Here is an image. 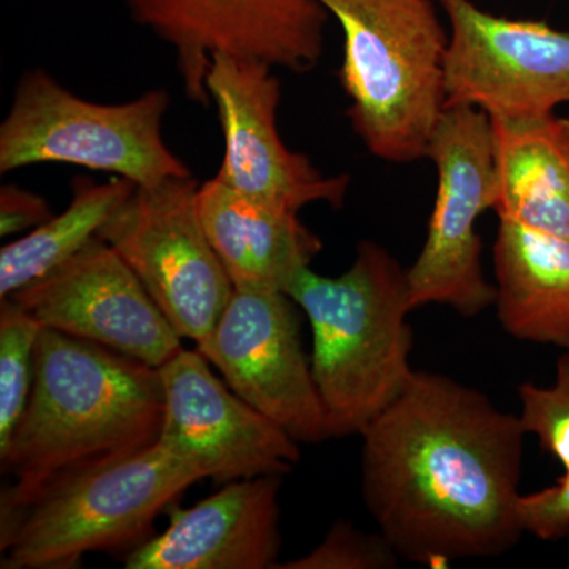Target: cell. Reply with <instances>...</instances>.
Listing matches in <instances>:
<instances>
[{
	"label": "cell",
	"mask_w": 569,
	"mask_h": 569,
	"mask_svg": "<svg viewBox=\"0 0 569 569\" xmlns=\"http://www.w3.org/2000/svg\"><path fill=\"white\" fill-rule=\"evenodd\" d=\"M568 568H569V565H568Z\"/></svg>",
	"instance_id": "d4e9b609"
},
{
	"label": "cell",
	"mask_w": 569,
	"mask_h": 569,
	"mask_svg": "<svg viewBox=\"0 0 569 569\" xmlns=\"http://www.w3.org/2000/svg\"><path fill=\"white\" fill-rule=\"evenodd\" d=\"M387 538L366 533L353 523L337 520L323 541L299 559L279 565L283 569H391L399 563Z\"/></svg>",
	"instance_id": "7402d4cb"
},
{
	"label": "cell",
	"mask_w": 569,
	"mask_h": 569,
	"mask_svg": "<svg viewBox=\"0 0 569 569\" xmlns=\"http://www.w3.org/2000/svg\"><path fill=\"white\" fill-rule=\"evenodd\" d=\"M342 28L348 121L378 159H425L447 110L449 36L430 0H318Z\"/></svg>",
	"instance_id": "5b68a950"
},
{
	"label": "cell",
	"mask_w": 569,
	"mask_h": 569,
	"mask_svg": "<svg viewBox=\"0 0 569 569\" xmlns=\"http://www.w3.org/2000/svg\"><path fill=\"white\" fill-rule=\"evenodd\" d=\"M427 159L437 168V194L425 246L408 271L413 310L449 306L477 317L496 305V284L482 269L479 217L493 208L496 163L492 122L473 107H448Z\"/></svg>",
	"instance_id": "52a82bcc"
},
{
	"label": "cell",
	"mask_w": 569,
	"mask_h": 569,
	"mask_svg": "<svg viewBox=\"0 0 569 569\" xmlns=\"http://www.w3.org/2000/svg\"><path fill=\"white\" fill-rule=\"evenodd\" d=\"M287 295L312 328L310 367L331 438L361 436L413 377L407 269L383 246L362 241L342 276L307 268Z\"/></svg>",
	"instance_id": "3957f363"
},
{
	"label": "cell",
	"mask_w": 569,
	"mask_h": 569,
	"mask_svg": "<svg viewBox=\"0 0 569 569\" xmlns=\"http://www.w3.org/2000/svg\"><path fill=\"white\" fill-rule=\"evenodd\" d=\"M282 477L228 482L190 508L176 503L162 533L123 557L126 569L277 568Z\"/></svg>",
	"instance_id": "9a60e30c"
},
{
	"label": "cell",
	"mask_w": 569,
	"mask_h": 569,
	"mask_svg": "<svg viewBox=\"0 0 569 569\" xmlns=\"http://www.w3.org/2000/svg\"><path fill=\"white\" fill-rule=\"evenodd\" d=\"M43 325L14 299H0V451L24 413Z\"/></svg>",
	"instance_id": "ffe728a7"
},
{
	"label": "cell",
	"mask_w": 569,
	"mask_h": 569,
	"mask_svg": "<svg viewBox=\"0 0 569 569\" xmlns=\"http://www.w3.org/2000/svg\"><path fill=\"white\" fill-rule=\"evenodd\" d=\"M47 198L7 183L0 189V236H13L33 230L51 219Z\"/></svg>",
	"instance_id": "cb8c5ba5"
},
{
	"label": "cell",
	"mask_w": 569,
	"mask_h": 569,
	"mask_svg": "<svg viewBox=\"0 0 569 569\" xmlns=\"http://www.w3.org/2000/svg\"><path fill=\"white\" fill-rule=\"evenodd\" d=\"M206 91L222 126L224 152L216 178L236 192L284 211L326 203L340 208L350 176H326L280 138V82L268 63L213 56Z\"/></svg>",
	"instance_id": "7c38bea8"
},
{
	"label": "cell",
	"mask_w": 569,
	"mask_h": 569,
	"mask_svg": "<svg viewBox=\"0 0 569 569\" xmlns=\"http://www.w3.org/2000/svg\"><path fill=\"white\" fill-rule=\"evenodd\" d=\"M170 96L162 89L126 103L74 96L48 71H24L0 126V173L39 163H70L152 187L189 178L164 141Z\"/></svg>",
	"instance_id": "8992f818"
},
{
	"label": "cell",
	"mask_w": 569,
	"mask_h": 569,
	"mask_svg": "<svg viewBox=\"0 0 569 569\" xmlns=\"http://www.w3.org/2000/svg\"><path fill=\"white\" fill-rule=\"evenodd\" d=\"M163 413L157 367L41 329L28 406L0 451L3 473L14 479L2 496L22 497L66 471L152 447Z\"/></svg>",
	"instance_id": "7a4b0ae2"
},
{
	"label": "cell",
	"mask_w": 569,
	"mask_h": 569,
	"mask_svg": "<svg viewBox=\"0 0 569 569\" xmlns=\"http://www.w3.org/2000/svg\"><path fill=\"white\" fill-rule=\"evenodd\" d=\"M518 516L523 533L542 541H559L569 533V470H565L552 488L522 496Z\"/></svg>",
	"instance_id": "603a6c76"
},
{
	"label": "cell",
	"mask_w": 569,
	"mask_h": 569,
	"mask_svg": "<svg viewBox=\"0 0 569 569\" xmlns=\"http://www.w3.org/2000/svg\"><path fill=\"white\" fill-rule=\"evenodd\" d=\"M449 21L447 107L535 119L569 104V32L509 20L471 0H440Z\"/></svg>",
	"instance_id": "30bf717a"
},
{
	"label": "cell",
	"mask_w": 569,
	"mask_h": 569,
	"mask_svg": "<svg viewBox=\"0 0 569 569\" xmlns=\"http://www.w3.org/2000/svg\"><path fill=\"white\" fill-rule=\"evenodd\" d=\"M201 479L157 441L66 471L26 496H0V568L74 569L89 553L127 556L156 535L157 518Z\"/></svg>",
	"instance_id": "277c9868"
},
{
	"label": "cell",
	"mask_w": 569,
	"mask_h": 569,
	"mask_svg": "<svg viewBox=\"0 0 569 569\" xmlns=\"http://www.w3.org/2000/svg\"><path fill=\"white\" fill-rule=\"evenodd\" d=\"M198 187L192 176L137 187L99 234L194 346L211 336L234 291L201 223Z\"/></svg>",
	"instance_id": "ba28073f"
},
{
	"label": "cell",
	"mask_w": 569,
	"mask_h": 569,
	"mask_svg": "<svg viewBox=\"0 0 569 569\" xmlns=\"http://www.w3.org/2000/svg\"><path fill=\"white\" fill-rule=\"evenodd\" d=\"M137 189L129 179L104 183L77 179L66 211L0 250V299L9 298L69 261L92 239Z\"/></svg>",
	"instance_id": "d6986e66"
},
{
	"label": "cell",
	"mask_w": 569,
	"mask_h": 569,
	"mask_svg": "<svg viewBox=\"0 0 569 569\" xmlns=\"http://www.w3.org/2000/svg\"><path fill=\"white\" fill-rule=\"evenodd\" d=\"M197 206L234 290L287 293L296 276L323 249L299 212L253 200L217 178L200 183Z\"/></svg>",
	"instance_id": "2e32d148"
},
{
	"label": "cell",
	"mask_w": 569,
	"mask_h": 569,
	"mask_svg": "<svg viewBox=\"0 0 569 569\" xmlns=\"http://www.w3.org/2000/svg\"><path fill=\"white\" fill-rule=\"evenodd\" d=\"M9 298L43 328L99 343L157 369L183 348L182 337L144 284L100 238Z\"/></svg>",
	"instance_id": "5bb4252c"
},
{
	"label": "cell",
	"mask_w": 569,
	"mask_h": 569,
	"mask_svg": "<svg viewBox=\"0 0 569 569\" xmlns=\"http://www.w3.org/2000/svg\"><path fill=\"white\" fill-rule=\"evenodd\" d=\"M198 350H179L159 367L164 413L159 443L216 485L283 477L301 449L212 372Z\"/></svg>",
	"instance_id": "4fadbf2b"
},
{
	"label": "cell",
	"mask_w": 569,
	"mask_h": 569,
	"mask_svg": "<svg viewBox=\"0 0 569 569\" xmlns=\"http://www.w3.org/2000/svg\"><path fill=\"white\" fill-rule=\"evenodd\" d=\"M526 436L485 392L415 370L361 432L362 498L397 556L445 568L515 549Z\"/></svg>",
	"instance_id": "6da1fadb"
},
{
	"label": "cell",
	"mask_w": 569,
	"mask_h": 569,
	"mask_svg": "<svg viewBox=\"0 0 569 569\" xmlns=\"http://www.w3.org/2000/svg\"><path fill=\"white\" fill-rule=\"evenodd\" d=\"M519 399L523 432L537 437L542 451L569 470V350L557 361L552 387L527 381L519 387Z\"/></svg>",
	"instance_id": "44dd1931"
},
{
	"label": "cell",
	"mask_w": 569,
	"mask_h": 569,
	"mask_svg": "<svg viewBox=\"0 0 569 569\" xmlns=\"http://www.w3.org/2000/svg\"><path fill=\"white\" fill-rule=\"evenodd\" d=\"M132 20L174 52L183 92L211 102L213 56L305 73L320 61L331 14L318 0H122Z\"/></svg>",
	"instance_id": "9c48e42d"
},
{
	"label": "cell",
	"mask_w": 569,
	"mask_h": 569,
	"mask_svg": "<svg viewBox=\"0 0 569 569\" xmlns=\"http://www.w3.org/2000/svg\"><path fill=\"white\" fill-rule=\"evenodd\" d=\"M498 220L569 241V119H490Z\"/></svg>",
	"instance_id": "e0dca14e"
},
{
	"label": "cell",
	"mask_w": 569,
	"mask_h": 569,
	"mask_svg": "<svg viewBox=\"0 0 569 569\" xmlns=\"http://www.w3.org/2000/svg\"><path fill=\"white\" fill-rule=\"evenodd\" d=\"M296 302L282 291L234 290L197 350L236 395L301 443L331 438Z\"/></svg>",
	"instance_id": "8fae6325"
},
{
	"label": "cell",
	"mask_w": 569,
	"mask_h": 569,
	"mask_svg": "<svg viewBox=\"0 0 569 569\" xmlns=\"http://www.w3.org/2000/svg\"><path fill=\"white\" fill-rule=\"evenodd\" d=\"M493 244L501 328L523 342L569 350V241L498 220Z\"/></svg>",
	"instance_id": "ac0fdd59"
}]
</instances>
